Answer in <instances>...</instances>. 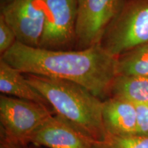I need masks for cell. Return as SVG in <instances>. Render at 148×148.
Here are the masks:
<instances>
[{"instance_id":"obj_11","label":"cell","mask_w":148,"mask_h":148,"mask_svg":"<svg viewBox=\"0 0 148 148\" xmlns=\"http://www.w3.org/2000/svg\"><path fill=\"white\" fill-rule=\"evenodd\" d=\"M109 97L121 98L135 105H148V76L116 75Z\"/></svg>"},{"instance_id":"obj_17","label":"cell","mask_w":148,"mask_h":148,"mask_svg":"<svg viewBox=\"0 0 148 148\" xmlns=\"http://www.w3.org/2000/svg\"><path fill=\"white\" fill-rule=\"evenodd\" d=\"M9 1H10V0H0V5H1V7H2L5 4H6Z\"/></svg>"},{"instance_id":"obj_1","label":"cell","mask_w":148,"mask_h":148,"mask_svg":"<svg viewBox=\"0 0 148 148\" xmlns=\"http://www.w3.org/2000/svg\"><path fill=\"white\" fill-rule=\"evenodd\" d=\"M1 58L23 74L77 83L103 101L116 76V58L100 44L76 50H51L16 41Z\"/></svg>"},{"instance_id":"obj_6","label":"cell","mask_w":148,"mask_h":148,"mask_svg":"<svg viewBox=\"0 0 148 148\" xmlns=\"http://www.w3.org/2000/svg\"><path fill=\"white\" fill-rule=\"evenodd\" d=\"M123 0H77L76 47L86 49L100 43Z\"/></svg>"},{"instance_id":"obj_15","label":"cell","mask_w":148,"mask_h":148,"mask_svg":"<svg viewBox=\"0 0 148 148\" xmlns=\"http://www.w3.org/2000/svg\"><path fill=\"white\" fill-rule=\"evenodd\" d=\"M136 108V136H148V105H135Z\"/></svg>"},{"instance_id":"obj_9","label":"cell","mask_w":148,"mask_h":148,"mask_svg":"<svg viewBox=\"0 0 148 148\" xmlns=\"http://www.w3.org/2000/svg\"><path fill=\"white\" fill-rule=\"evenodd\" d=\"M136 121L134 103L115 97H109L103 101L102 123L106 136H136Z\"/></svg>"},{"instance_id":"obj_5","label":"cell","mask_w":148,"mask_h":148,"mask_svg":"<svg viewBox=\"0 0 148 148\" xmlns=\"http://www.w3.org/2000/svg\"><path fill=\"white\" fill-rule=\"evenodd\" d=\"M77 0H45V19L39 48L72 50L76 45Z\"/></svg>"},{"instance_id":"obj_4","label":"cell","mask_w":148,"mask_h":148,"mask_svg":"<svg viewBox=\"0 0 148 148\" xmlns=\"http://www.w3.org/2000/svg\"><path fill=\"white\" fill-rule=\"evenodd\" d=\"M55 112L34 101L0 95V136L20 144L30 143L35 131Z\"/></svg>"},{"instance_id":"obj_12","label":"cell","mask_w":148,"mask_h":148,"mask_svg":"<svg viewBox=\"0 0 148 148\" xmlns=\"http://www.w3.org/2000/svg\"><path fill=\"white\" fill-rule=\"evenodd\" d=\"M116 75L148 76V43L116 57Z\"/></svg>"},{"instance_id":"obj_8","label":"cell","mask_w":148,"mask_h":148,"mask_svg":"<svg viewBox=\"0 0 148 148\" xmlns=\"http://www.w3.org/2000/svg\"><path fill=\"white\" fill-rule=\"evenodd\" d=\"M30 143L47 148H93L95 142L71 122L54 113L35 131Z\"/></svg>"},{"instance_id":"obj_3","label":"cell","mask_w":148,"mask_h":148,"mask_svg":"<svg viewBox=\"0 0 148 148\" xmlns=\"http://www.w3.org/2000/svg\"><path fill=\"white\" fill-rule=\"evenodd\" d=\"M147 43L148 0H123L99 44L116 58Z\"/></svg>"},{"instance_id":"obj_13","label":"cell","mask_w":148,"mask_h":148,"mask_svg":"<svg viewBox=\"0 0 148 148\" xmlns=\"http://www.w3.org/2000/svg\"><path fill=\"white\" fill-rule=\"evenodd\" d=\"M93 148H148V136H106L103 141L94 143Z\"/></svg>"},{"instance_id":"obj_16","label":"cell","mask_w":148,"mask_h":148,"mask_svg":"<svg viewBox=\"0 0 148 148\" xmlns=\"http://www.w3.org/2000/svg\"><path fill=\"white\" fill-rule=\"evenodd\" d=\"M0 148H42V147L33 145L32 143L24 145V144L14 143L2 136H0Z\"/></svg>"},{"instance_id":"obj_7","label":"cell","mask_w":148,"mask_h":148,"mask_svg":"<svg viewBox=\"0 0 148 148\" xmlns=\"http://www.w3.org/2000/svg\"><path fill=\"white\" fill-rule=\"evenodd\" d=\"M1 16L23 45L39 47L45 19V0H10L1 7Z\"/></svg>"},{"instance_id":"obj_2","label":"cell","mask_w":148,"mask_h":148,"mask_svg":"<svg viewBox=\"0 0 148 148\" xmlns=\"http://www.w3.org/2000/svg\"><path fill=\"white\" fill-rule=\"evenodd\" d=\"M27 81L56 114L71 122L95 143L103 141V101L77 83L42 75L24 74Z\"/></svg>"},{"instance_id":"obj_10","label":"cell","mask_w":148,"mask_h":148,"mask_svg":"<svg viewBox=\"0 0 148 148\" xmlns=\"http://www.w3.org/2000/svg\"><path fill=\"white\" fill-rule=\"evenodd\" d=\"M0 92L2 95L34 101L53 110L45 98L29 84L25 75L1 58L0 59Z\"/></svg>"},{"instance_id":"obj_14","label":"cell","mask_w":148,"mask_h":148,"mask_svg":"<svg viewBox=\"0 0 148 148\" xmlns=\"http://www.w3.org/2000/svg\"><path fill=\"white\" fill-rule=\"evenodd\" d=\"M17 41L13 29L0 16V53L2 56L10 49Z\"/></svg>"}]
</instances>
